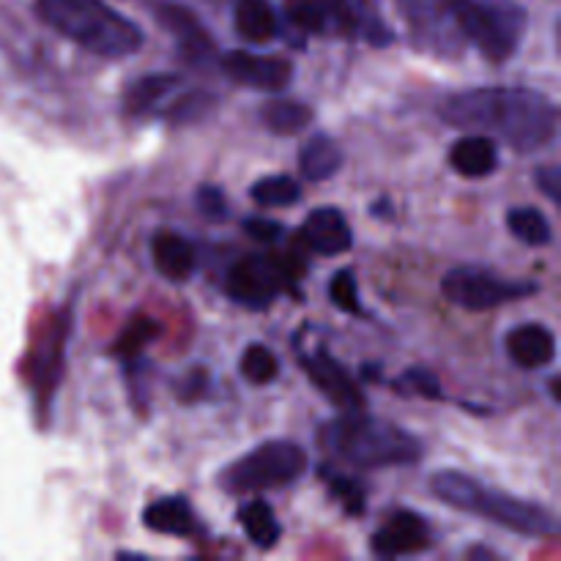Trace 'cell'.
<instances>
[{"instance_id":"obj_24","label":"cell","mask_w":561,"mask_h":561,"mask_svg":"<svg viewBox=\"0 0 561 561\" xmlns=\"http://www.w3.org/2000/svg\"><path fill=\"white\" fill-rule=\"evenodd\" d=\"M69 327H71V316L69 310H64V316L53 323V332L47 337V354L44 359H38L36 367V381L38 389H44V403H49L55 392V383L60 378V367H64V348L66 340H69Z\"/></svg>"},{"instance_id":"obj_28","label":"cell","mask_w":561,"mask_h":561,"mask_svg":"<svg viewBox=\"0 0 561 561\" xmlns=\"http://www.w3.org/2000/svg\"><path fill=\"white\" fill-rule=\"evenodd\" d=\"M250 197L261 208H288L301 201V186L290 175H266L250 186Z\"/></svg>"},{"instance_id":"obj_30","label":"cell","mask_w":561,"mask_h":561,"mask_svg":"<svg viewBox=\"0 0 561 561\" xmlns=\"http://www.w3.org/2000/svg\"><path fill=\"white\" fill-rule=\"evenodd\" d=\"M159 332H162V327H159L153 318H135L113 343V354L124 362L137 359V356L142 354V348H146L151 340L159 337Z\"/></svg>"},{"instance_id":"obj_20","label":"cell","mask_w":561,"mask_h":561,"mask_svg":"<svg viewBox=\"0 0 561 561\" xmlns=\"http://www.w3.org/2000/svg\"><path fill=\"white\" fill-rule=\"evenodd\" d=\"M181 88L179 75L137 77L124 91V110L129 115H159L170 96Z\"/></svg>"},{"instance_id":"obj_2","label":"cell","mask_w":561,"mask_h":561,"mask_svg":"<svg viewBox=\"0 0 561 561\" xmlns=\"http://www.w3.org/2000/svg\"><path fill=\"white\" fill-rule=\"evenodd\" d=\"M318 447L354 469H392L422 458V442L394 422L348 411L318 427Z\"/></svg>"},{"instance_id":"obj_8","label":"cell","mask_w":561,"mask_h":561,"mask_svg":"<svg viewBox=\"0 0 561 561\" xmlns=\"http://www.w3.org/2000/svg\"><path fill=\"white\" fill-rule=\"evenodd\" d=\"M296 277H301V266L294 257H241L228 272V296L250 310H263Z\"/></svg>"},{"instance_id":"obj_32","label":"cell","mask_w":561,"mask_h":561,"mask_svg":"<svg viewBox=\"0 0 561 561\" xmlns=\"http://www.w3.org/2000/svg\"><path fill=\"white\" fill-rule=\"evenodd\" d=\"M241 376L250 383H255V387H266V383H272L279 376L277 356L266 345L252 343L244 351V356H241Z\"/></svg>"},{"instance_id":"obj_22","label":"cell","mask_w":561,"mask_h":561,"mask_svg":"<svg viewBox=\"0 0 561 561\" xmlns=\"http://www.w3.org/2000/svg\"><path fill=\"white\" fill-rule=\"evenodd\" d=\"M236 33H239L244 42H272L279 31L277 11L268 0H239L233 11Z\"/></svg>"},{"instance_id":"obj_10","label":"cell","mask_w":561,"mask_h":561,"mask_svg":"<svg viewBox=\"0 0 561 561\" xmlns=\"http://www.w3.org/2000/svg\"><path fill=\"white\" fill-rule=\"evenodd\" d=\"M219 69H222L225 77L233 80L236 85L263 93L285 91V88L290 85V80H294V64H290L288 58L247 53V49L225 53L222 58H219Z\"/></svg>"},{"instance_id":"obj_4","label":"cell","mask_w":561,"mask_h":561,"mask_svg":"<svg viewBox=\"0 0 561 561\" xmlns=\"http://www.w3.org/2000/svg\"><path fill=\"white\" fill-rule=\"evenodd\" d=\"M431 493L447 507L458 513L480 515L502 529L515 531L524 537H559V524L553 513L526 499L510 496V493L496 491L463 471H438L431 477Z\"/></svg>"},{"instance_id":"obj_5","label":"cell","mask_w":561,"mask_h":561,"mask_svg":"<svg viewBox=\"0 0 561 561\" xmlns=\"http://www.w3.org/2000/svg\"><path fill=\"white\" fill-rule=\"evenodd\" d=\"M455 25L488 64H504L518 53L529 16L515 0H455Z\"/></svg>"},{"instance_id":"obj_21","label":"cell","mask_w":561,"mask_h":561,"mask_svg":"<svg viewBox=\"0 0 561 561\" xmlns=\"http://www.w3.org/2000/svg\"><path fill=\"white\" fill-rule=\"evenodd\" d=\"M343 148L329 135H316L299 151V173L307 181H329L343 168Z\"/></svg>"},{"instance_id":"obj_12","label":"cell","mask_w":561,"mask_h":561,"mask_svg":"<svg viewBox=\"0 0 561 561\" xmlns=\"http://www.w3.org/2000/svg\"><path fill=\"white\" fill-rule=\"evenodd\" d=\"M153 16L175 38L181 58L190 60L192 66H203L214 58V38L206 31V25L197 20L195 11L175 3H159L153 9Z\"/></svg>"},{"instance_id":"obj_29","label":"cell","mask_w":561,"mask_h":561,"mask_svg":"<svg viewBox=\"0 0 561 561\" xmlns=\"http://www.w3.org/2000/svg\"><path fill=\"white\" fill-rule=\"evenodd\" d=\"M217 99L208 91H186L181 96H170L168 104L159 110L162 118H168L170 124H197V121L206 118L214 110Z\"/></svg>"},{"instance_id":"obj_26","label":"cell","mask_w":561,"mask_h":561,"mask_svg":"<svg viewBox=\"0 0 561 561\" xmlns=\"http://www.w3.org/2000/svg\"><path fill=\"white\" fill-rule=\"evenodd\" d=\"M290 25L310 36L334 33V0H285Z\"/></svg>"},{"instance_id":"obj_19","label":"cell","mask_w":561,"mask_h":561,"mask_svg":"<svg viewBox=\"0 0 561 561\" xmlns=\"http://www.w3.org/2000/svg\"><path fill=\"white\" fill-rule=\"evenodd\" d=\"M151 255L153 266L162 274L164 279H173V283H181V279L190 277L195 272V247L184 239V236L173 233V230H159L151 241Z\"/></svg>"},{"instance_id":"obj_3","label":"cell","mask_w":561,"mask_h":561,"mask_svg":"<svg viewBox=\"0 0 561 561\" xmlns=\"http://www.w3.org/2000/svg\"><path fill=\"white\" fill-rule=\"evenodd\" d=\"M38 20L99 58H126L146 44L135 20L102 0H36Z\"/></svg>"},{"instance_id":"obj_7","label":"cell","mask_w":561,"mask_h":561,"mask_svg":"<svg viewBox=\"0 0 561 561\" xmlns=\"http://www.w3.org/2000/svg\"><path fill=\"white\" fill-rule=\"evenodd\" d=\"M537 290H540L537 283H520V279L515 283V279H504L482 266H458L444 274L442 279L444 299L469 312H485L493 307L510 305V301L529 299Z\"/></svg>"},{"instance_id":"obj_9","label":"cell","mask_w":561,"mask_h":561,"mask_svg":"<svg viewBox=\"0 0 561 561\" xmlns=\"http://www.w3.org/2000/svg\"><path fill=\"white\" fill-rule=\"evenodd\" d=\"M398 9L427 53L447 58L463 53L466 42L455 25V0H398Z\"/></svg>"},{"instance_id":"obj_27","label":"cell","mask_w":561,"mask_h":561,"mask_svg":"<svg viewBox=\"0 0 561 561\" xmlns=\"http://www.w3.org/2000/svg\"><path fill=\"white\" fill-rule=\"evenodd\" d=\"M510 233L526 247H548L553 241V228L546 214L535 206L510 208L507 211Z\"/></svg>"},{"instance_id":"obj_39","label":"cell","mask_w":561,"mask_h":561,"mask_svg":"<svg viewBox=\"0 0 561 561\" xmlns=\"http://www.w3.org/2000/svg\"><path fill=\"white\" fill-rule=\"evenodd\" d=\"M551 398L553 403H559V378H551Z\"/></svg>"},{"instance_id":"obj_17","label":"cell","mask_w":561,"mask_h":561,"mask_svg":"<svg viewBox=\"0 0 561 561\" xmlns=\"http://www.w3.org/2000/svg\"><path fill=\"white\" fill-rule=\"evenodd\" d=\"M142 526L157 531V535L181 537V540H192L195 535H201L195 510L181 496H164L148 504L142 510Z\"/></svg>"},{"instance_id":"obj_35","label":"cell","mask_w":561,"mask_h":561,"mask_svg":"<svg viewBox=\"0 0 561 561\" xmlns=\"http://www.w3.org/2000/svg\"><path fill=\"white\" fill-rule=\"evenodd\" d=\"M195 203H197V211H201L206 219L219 222V219L228 217V201H225V195L219 186L203 184L201 190H197Z\"/></svg>"},{"instance_id":"obj_34","label":"cell","mask_w":561,"mask_h":561,"mask_svg":"<svg viewBox=\"0 0 561 561\" xmlns=\"http://www.w3.org/2000/svg\"><path fill=\"white\" fill-rule=\"evenodd\" d=\"M329 299L337 307L340 312H348V316L362 318L365 316V307L359 301V285H356V277L351 268H340L337 274L329 283Z\"/></svg>"},{"instance_id":"obj_15","label":"cell","mask_w":561,"mask_h":561,"mask_svg":"<svg viewBox=\"0 0 561 561\" xmlns=\"http://www.w3.org/2000/svg\"><path fill=\"white\" fill-rule=\"evenodd\" d=\"M301 239L310 250L321 252V255L334 257L343 255L354 244V233L345 219V214L334 206H321L316 211L307 214L305 225H301Z\"/></svg>"},{"instance_id":"obj_13","label":"cell","mask_w":561,"mask_h":561,"mask_svg":"<svg viewBox=\"0 0 561 561\" xmlns=\"http://www.w3.org/2000/svg\"><path fill=\"white\" fill-rule=\"evenodd\" d=\"M433 542L431 526L422 515L409 513H394L381 529L373 535L370 548L376 557L383 559H398V557H414V553L427 551Z\"/></svg>"},{"instance_id":"obj_31","label":"cell","mask_w":561,"mask_h":561,"mask_svg":"<svg viewBox=\"0 0 561 561\" xmlns=\"http://www.w3.org/2000/svg\"><path fill=\"white\" fill-rule=\"evenodd\" d=\"M389 387L394 392L405 394V398H425V400H444L442 381H438L436 373H431L427 367H411L403 376L392 378Z\"/></svg>"},{"instance_id":"obj_6","label":"cell","mask_w":561,"mask_h":561,"mask_svg":"<svg viewBox=\"0 0 561 561\" xmlns=\"http://www.w3.org/2000/svg\"><path fill=\"white\" fill-rule=\"evenodd\" d=\"M307 466L310 460L299 444L274 438V442L257 444L255 449L225 466L217 482L225 493H233V496L277 491V488L301 480Z\"/></svg>"},{"instance_id":"obj_25","label":"cell","mask_w":561,"mask_h":561,"mask_svg":"<svg viewBox=\"0 0 561 561\" xmlns=\"http://www.w3.org/2000/svg\"><path fill=\"white\" fill-rule=\"evenodd\" d=\"M310 121L312 107L305 102H296V99H272L261 107V124L279 137L299 135Z\"/></svg>"},{"instance_id":"obj_36","label":"cell","mask_w":561,"mask_h":561,"mask_svg":"<svg viewBox=\"0 0 561 561\" xmlns=\"http://www.w3.org/2000/svg\"><path fill=\"white\" fill-rule=\"evenodd\" d=\"M283 225L277 219H266V217H250L244 219V233L250 239L261 241V244H274V241L283 239Z\"/></svg>"},{"instance_id":"obj_16","label":"cell","mask_w":561,"mask_h":561,"mask_svg":"<svg viewBox=\"0 0 561 561\" xmlns=\"http://www.w3.org/2000/svg\"><path fill=\"white\" fill-rule=\"evenodd\" d=\"M507 354L524 370H540L557 359V337L542 323H524L507 334Z\"/></svg>"},{"instance_id":"obj_23","label":"cell","mask_w":561,"mask_h":561,"mask_svg":"<svg viewBox=\"0 0 561 561\" xmlns=\"http://www.w3.org/2000/svg\"><path fill=\"white\" fill-rule=\"evenodd\" d=\"M239 524L244 529L247 540L255 548H261V551H272L279 542V537H283V526H279L277 515H274L272 504L263 502V499H250L247 504H241Z\"/></svg>"},{"instance_id":"obj_14","label":"cell","mask_w":561,"mask_h":561,"mask_svg":"<svg viewBox=\"0 0 561 561\" xmlns=\"http://www.w3.org/2000/svg\"><path fill=\"white\" fill-rule=\"evenodd\" d=\"M334 36L359 38L370 47H389L394 33L373 0H334Z\"/></svg>"},{"instance_id":"obj_33","label":"cell","mask_w":561,"mask_h":561,"mask_svg":"<svg viewBox=\"0 0 561 561\" xmlns=\"http://www.w3.org/2000/svg\"><path fill=\"white\" fill-rule=\"evenodd\" d=\"M321 471H323V480H327V485H329V493L334 496V502H337L340 507L351 515V518H356V515L365 513L367 496H365V488H362L359 482L351 480V477H345V474H334L329 466H323Z\"/></svg>"},{"instance_id":"obj_11","label":"cell","mask_w":561,"mask_h":561,"mask_svg":"<svg viewBox=\"0 0 561 561\" xmlns=\"http://www.w3.org/2000/svg\"><path fill=\"white\" fill-rule=\"evenodd\" d=\"M296 354H299V362L301 367H305L307 376H310V381L316 383V389L329 400V403H334L343 411L365 409V394L359 392L354 378L345 373V367L340 365L323 345L321 348L310 351V354L296 348Z\"/></svg>"},{"instance_id":"obj_1","label":"cell","mask_w":561,"mask_h":561,"mask_svg":"<svg viewBox=\"0 0 561 561\" xmlns=\"http://www.w3.org/2000/svg\"><path fill=\"white\" fill-rule=\"evenodd\" d=\"M444 124L460 131L496 137L518 153H535L557 137L559 110L535 88H469L438 107Z\"/></svg>"},{"instance_id":"obj_18","label":"cell","mask_w":561,"mask_h":561,"mask_svg":"<svg viewBox=\"0 0 561 561\" xmlns=\"http://www.w3.org/2000/svg\"><path fill=\"white\" fill-rule=\"evenodd\" d=\"M449 164L463 179H485L499 168V146L493 137L469 131L449 151Z\"/></svg>"},{"instance_id":"obj_38","label":"cell","mask_w":561,"mask_h":561,"mask_svg":"<svg viewBox=\"0 0 561 561\" xmlns=\"http://www.w3.org/2000/svg\"><path fill=\"white\" fill-rule=\"evenodd\" d=\"M203 392H206V373L203 370L190 373L179 387V398L184 400V403H195Z\"/></svg>"},{"instance_id":"obj_37","label":"cell","mask_w":561,"mask_h":561,"mask_svg":"<svg viewBox=\"0 0 561 561\" xmlns=\"http://www.w3.org/2000/svg\"><path fill=\"white\" fill-rule=\"evenodd\" d=\"M535 181H537V186H540V190L546 192L548 201H551V203H559L561 201V195H559V190H561V170L557 168V164H546V168L537 170Z\"/></svg>"}]
</instances>
